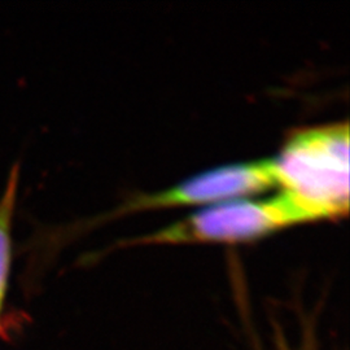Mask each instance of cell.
<instances>
[{
    "label": "cell",
    "instance_id": "6da1fadb",
    "mask_svg": "<svg viewBox=\"0 0 350 350\" xmlns=\"http://www.w3.org/2000/svg\"><path fill=\"white\" fill-rule=\"evenodd\" d=\"M318 221H328L321 209L291 192L280 191L270 198H245L205 206L157 231L126 240L124 245L239 244Z\"/></svg>",
    "mask_w": 350,
    "mask_h": 350
},
{
    "label": "cell",
    "instance_id": "7a4b0ae2",
    "mask_svg": "<svg viewBox=\"0 0 350 350\" xmlns=\"http://www.w3.org/2000/svg\"><path fill=\"white\" fill-rule=\"evenodd\" d=\"M276 183L338 219L349 212V124L293 130L273 157Z\"/></svg>",
    "mask_w": 350,
    "mask_h": 350
},
{
    "label": "cell",
    "instance_id": "3957f363",
    "mask_svg": "<svg viewBox=\"0 0 350 350\" xmlns=\"http://www.w3.org/2000/svg\"><path fill=\"white\" fill-rule=\"evenodd\" d=\"M278 187L275 167L271 159L230 163L202 172L147 195L127 201L117 214L169 209L180 206H211L226 201L245 199Z\"/></svg>",
    "mask_w": 350,
    "mask_h": 350
},
{
    "label": "cell",
    "instance_id": "277c9868",
    "mask_svg": "<svg viewBox=\"0 0 350 350\" xmlns=\"http://www.w3.org/2000/svg\"><path fill=\"white\" fill-rule=\"evenodd\" d=\"M18 189V169L11 170L0 196V309L8 289L12 265V222Z\"/></svg>",
    "mask_w": 350,
    "mask_h": 350
}]
</instances>
